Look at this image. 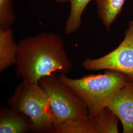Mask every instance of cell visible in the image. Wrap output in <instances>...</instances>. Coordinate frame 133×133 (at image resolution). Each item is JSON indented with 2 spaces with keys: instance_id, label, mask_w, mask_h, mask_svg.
I'll return each instance as SVG.
<instances>
[{
  "instance_id": "1",
  "label": "cell",
  "mask_w": 133,
  "mask_h": 133,
  "mask_svg": "<svg viewBox=\"0 0 133 133\" xmlns=\"http://www.w3.org/2000/svg\"><path fill=\"white\" fill-rule=\"evenodd\" d=\"M15 65L17 76L36 84L57 71L66 75L72 68L62 38L47 32L19 41Z\"/></svg>"
},
{
  "instance_id": "2",
  "label": "cell",
  "mask_w": 133,
  "mask_h": 133,
  "mask_svg": "<svg viewBox=\"0 0 133 133\" xmlns=\"http://www.w3.org/2000/svg\"><path fill=\"white\" fill-rule=\"evenodd\" d=\"M58 77L85 104L90 116L107 108L116 92L128 83L123 74L111 70L80 78H71L65 74Z\"/></svg>"
},
{
  "instance_id": "3",
  "label": "cell",
  "mask_w": 133,
  "mask_h": 133,
  "mask_svg": "<svg viewBox=\"0 0 133 133\" xmlns=\"http://www.w3.org/2000/svg\"><path fill=\"white\" fill-rule=\"evenodd\" d=\"M9 105L28 117L34 132H54L52 112L48 95L38 84L23 80L10 98Z\"/></svg>"
},
{
  "instance_id": "4",
  "label": "cell",
  "mask_w": 133,
  "mask_h": 133,
  "mask_svg": "<svg viewBox=\"0 0 133 133\" xmlns=\"http://www.w3.org/2000/svg\"><path fill=\"white\" fill-rule=\"evenodd\" d=\"M38 84L48 95L54 132L62 125L89 116L85 104L54 73L41 79Z\"/></svg>"
},
{
  "instance_id": "5",
  "label": "cell",
  "mask_w": 133,
  "mask_h": 133,
  "mask_svg": "<svg viewBox=\"0 0 133 133\" xmlns=\"http://www.w3.org/2000/svg\"><path fill=\"white\" fill-rule=\"evenodd\" d=\"M82 66L89 71L111 70L123 74L128 83L133 84V21L129 22L125 38L118 47L105 56L86 59Z\"/></svg>"
},
{
  "instance_id": "6",
  "label": "cell",
  "mask_w": 133,
  "mask_h": 133,
  "mask_svg": "<svg viewBox=\"0 0 133 133\" xmlns=\"http://www.w3.org/2000/svg\"><path fill=\"white\" fill-rule=\"evenodd\" d=\"M107 108L121 121L123 133H133V84L127 83L116 91Z\"/></svg>"
},
{
  "instance_id": "7",
  "label": "cell",
  "mask_w": 133,
  "mask_h": 133,
  "mask_svg": "<svg viewBox=\"0 0 133 133\" xmlns=\"http://www.w3.org/2000/svg\"><path fill=\"white\" fill-rule=\"evenodd\" d=\"M31 130V121L25 114L10 108L0 111V133H24Z\"/></svg>"
},
{
  "instance_id": "8",
  "label": "cell",
  "mask_w": 133,
  "mask_h": 133,
  "mask_svg": "<svg viewBox=\"0 0 133 133\" xmlns=\"http://www.w3.org/2000/svg\"><path fill=\"white\" fill-rule=\"evenodd\" d=\"M18 43L10 28L0 29V71L16 64Z\"/></svg>"
},
{
  "instance_id": "9",
  "label": "cell",
  "mask_w": 133,
  "mask_h": 133,
  "mask_svg": "<svg viewBox=\"0 0 133 133\" xmlns=\"http://www.w3.org/2000/svg\"><path fill=\"white\" fill-rule=\"evenodd\" d=\"M59 3H69L70 11L65 26V34L77 33L81 27L82 16L87 5L93 0H55Z\"/></svg>"
},
{
  "instance_id": "10",
  "label": "cell",
  "mask_w": 133,
  "mask_h": 133,
  "mask_svg": "<svg viewBox=\"0 0 133 133\" xmlns=\"http://www.w3.org/2000/svg\"><path fill=\"white\" fill-rule=\"evenodd\" d=\"M125 1L96 0L98 16L108 31L121 13Z\"/></svg>"
},
{
  "instance_id": "11",
  "label": "cell",
  "mask_w": 133,
  "mask_h": 133,
  "mask_svg": "<svg viewBox=\"0 0 133 133\" xmlns=\"http://www.w3.org/2000/svg\"><path fill=\"white\" fill-rule=\"evenodd\" d=\"M93 117L97 133H118V118L107 108Z\"/></svg>"
},
{
  "instance_id": "12",
  "label": "cell",
  "mask_w": 133,
  "mask_h": 133,
  "mask_svg": "<svg viewBox=\"0 0 133 133\" xmlns=\"http://www.w3.org/2000/svg\"><path fill=\"white\" fill-rule=\"evenodd\" d=\"M57 133H97L95 121L93 117L64 124L55 130Z\"/></svg>"
},
{
  "instance_id": "13",
  "label": "cell",
  "mask_w": 133,
  "mask_h": 133,
  "mask_svg": "<svg viewBox=\"0 0 133 133\" xmlns=\"http://www.w3.org/2000/svg\"><path fill=\"white\" fill-rule=\"evenodd\" d=\"M15 19L12 0H0V29L10 28Z\"/></svg>"
}]
</instances>
